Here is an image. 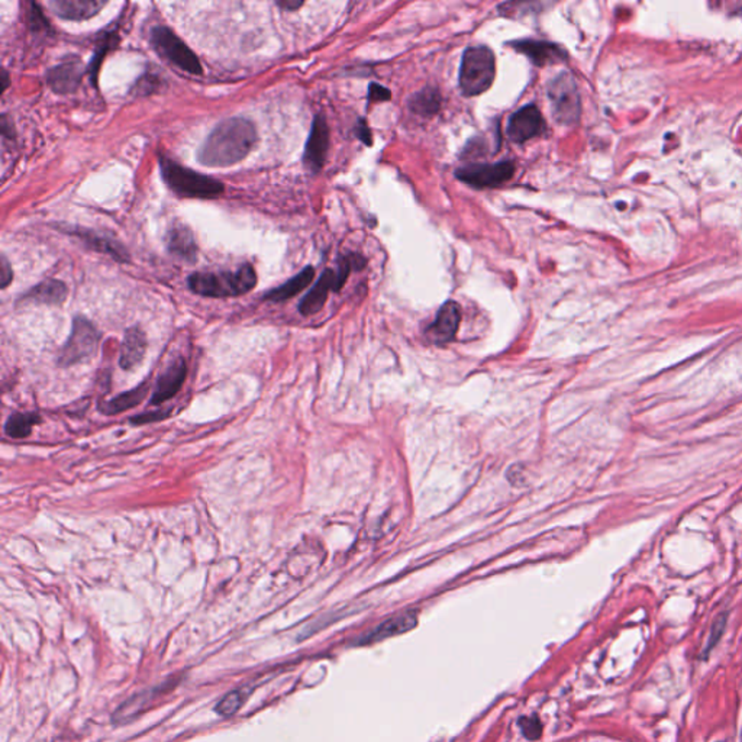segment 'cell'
I'll return each mask as SVG.
<instances>
[{"label": "cell", "mask_w": 742, "mask_h": 742, "mask_svg": "<svg viewBox=\"0 0 742 742\" xmlns=\"http://www.w3.org/2000/svg\"><path fill=\"white\" fill-rule=\"evenodd\" d=\"M392 98L389 89L385 86L378 84V83H371L369 87V100L370 102H386Z\"/></svg>", "instance_id": "cell-31"}, {"label": "cell", "mask_w": 742, "mask_h": 742, "mask_svg": "<svg viewBox=\"0 0 742 742\" xmlns=\"http://www.w3.org/2000/svg\"><path fill=\"white\" fill-rule=\"evenodd\" d=\"M165 245H167L170 254L180 259V261L189 264L196 263L197 243L189 227L183 224H174L167 232Z\"/></svg>", "instance_id": "cell-17"}, {"label": "cell", "mask_w": 742, "mask_h": 742, "mask_svg": "<svg viewBox=\"0 0 742 742\" xmlns=\"http://www.w3.org/2000/svg\"><path fill=\"white\" fill-rule=\"evenodd\" d=\"M148 390V383L146 381V383H142L141 386H138V387L130 390V392L121 393L119 396L114 397V399H110V401L105 402V403H100L99 409L102 411V413H107V415L124 412L126 409H132L140 405L144 401V397L147 396Z\"/></svg>", "instance_id": "cell-23"}, {"label": "cell", "mask_w": 742, "mask_h": 742, "mask_svg": "<svg viewBox=\"0 0 742 742\" xmlns=\"http://www.w3.org/2000/svg\"><path fill=\"white\" fill-rule=\"evenodd\" d=\"M275 4H277L280 9L296 11V9L302 8L303 2H298V0H280V2H275Z\"/></svg>", "instance_id": "cell-36"}, {"label": "cell", "mask_w": 742, "mask_h": 742, "mask_svg": "<svg viewBox=\"0 0 742 742\" xmlns=\"http://www.w3.org/2000/svg\"><path fill=\"white\" fill-rule=\"evenodd\" d=\"M0 279H2V284H0L2 289H6L9 284L12 283L13 280L12 267H11L8 257L4 256V254L0 256Z\"/></svg>", "instance_id": "cell-32"}, {"label": "cell", "mask_w": 742, "mask_h": 742, "mask_svg": "<svg viewBox=\"0 0 742 742\" xmlns=\"http://www.w3.org/2000/svg\"><path fill=\"white\" fill-rule=\"evenodd\" d=\"M496 76L495 54L491 48L479 45L464 52L459 68V89L464 96L482 95L491 89Z\"/></svg>", "instance_id": "cell-4"}, {"label": "cell", "mask_w": 742, "mask_h": 742, "mask_svg": "<svg viewBox=\"0 0 742 742\" xmlns=\"http://www.w3.org/2000/svg\"><path fill=\"white\" fill-rule=\"evenodd\" d=\"M330 149V128L323 115H318L312 124L311 134L307 138L303 163L312 173H318L325 164Z\"/></svg>", "instance_id": "cell-10"}, {"label": "cell", "mask_w": 742, "mask_h": 742, "mask_svg": "<svg viewBox=\"0 0 742 742\" xmlns=\"http://www.w3.org/2000/svg\"><path fill=\"white\" fill-rule=\"evenodd\" d=\"M243 703V693L240 690L231 691L216 705V712L222 716H231L238 712Z\"/></svg>", "instance_id": "cell-27"}, {"label": "cell", "mask_w": 742, "mask_h": 742, "mask_svg": "<svg viewBox=\"0 0 742 742\" xmlns=\"http://www.w3.org/2000/svg\"><path fill=\"white\" fill-rule=\"evenodd\" d=\"M116 45H118V34L116 32H107L105 36H103L102 43L96 48L95 57L92 59L91 66L87 68V73L91 76L92 83L95 86L98 84L99 70H100L105 55L109 52V50L116 47Z\"/></svg>", "instance_id": "cell-26"}, {"label": "cell", "mask_w": 742, "mask_h": 742, "mask_svg": "<svg viewBox=\"0 0 742 742\" xmlns=\"http://www.w3.org/2000/svg\"><path fill=\"white\" fill-rule=\"evenodd\" d=\"M151 43L158 54L176 68L193 76L203 75V68L192 48L167 27H156L151 31Z\"/></svg>", "instance_id": "cell-6"}, {"label": "cell", "mask_w": 742, "mask_h": 742, "mask_svg": "<svg viewBox=\"0 0 742 742\" xmlns=\"http://www.w3.org/2000/svg\"><path fill=\"white\" fill-rule=\"evenodd\" d=\"M50 9L55 15L66 20H87L98 15L105 6L107 2L102 0H54L48 4Z\"/></svg>", "instance_id": "cell-18"}, {"label": "cell", "mask_w": 742, "mask_h": 742, "mask_svg": "<svg viewBox=\"0 0 742 742\" xmlns=\"http://www.w3.org/2000/svg\"><path fill=\"white\" fill-rule=\"evenodd\" d=\"M342 287H344V284L341 283V280L338 277L337 271H323L318 282L315 283L311 291H307V295L299 303V312L303 316H311V315L318 314L323 309V305H325L330 291H339Z\"/></svg>", "instance_id": "cell-12"}, {"label": "cell", "mask_w": 742, "mask_h": 742, "mask_svg": "<svg viewBox=\"0 0 742 742\" xmlns=\"http://www.w3.org/2000/svg\"><path fill=\"white\" fill-rule=\"evenodd\" d=\"M515 173L512 162H499L496 164H470L456 172V177L466 185L475 189H487L511 180Z\"/></svg>", "instance_id": "cell-8"}, {"label": "cell", "mask_w": 742, "mask_h": 742, "mask_svg": "<svg viewBox=\"0 0 742 742\" xmlns=\"http://www.w3.org/2000/svg\"><path fill=\"white\" fill-rule=\"evenodd\" d=\"M512 45H514L515 52L527 55L531 63L537 68L555 66L567 59L566 52L560 45L548 43V41L521 40L512 43Z\"/></svg>", "instance_id": "cell-13"}, {"label": "cell", "mask_w": 742, "mask_h": 742, "mask_svg": "<svg viewBox=\"0 0 742 742\" xmlns=\"http://www.w3.org/2000/svg\"><path fill=\"white\" fill-rule=\"evenodd\" d=\"M40 415L36 412L12 413L4 424V432L11 438H25L32 432L36 424H40Z\"/></svg>", "instance_id": "cell-24"}, {"label": "cell", "mask_w": 742, "mask_h": 742, "mask_svg": "<svg viewBox=\"0 0 742 742\" xmlns=\"http://www.w3.org/2000/svg\"><path fill=\"white\" fill-rule=\"evenodd\" d=\"M418 624V615L415 612H405L396 617L390 618L387 621L379 625L378 628L371 631L369 635L364 636L363 642L385 640L389 636L401 635L415 628Z\"/></svg>", "instance_id": "cell-21"}, {"label": "cell", "mask_w": 742, "mask_h": 742, "mask_svg": "<svg viewBox=\"0 0 742 742\" xmlns=\"http://www.w3.org/2000/svg\"><path fill=\"white\" fill-rule=\"evenodd\" d=\"M187 286L203 298H238L257 286V273L248 263L236 271H201L189 275Z\"/></svg>", "instance_id": "cell-2"}, {"label": "cell", "mask_w": 742, "mask_h": 742, "mask_svg": "<svg viewBox=\"0 0 742 742\" xmlns=\"http://www.w3.org/2000/svg\"><path fill=\"white\" fill-rule=\"evenodd\" d=\"M147 337L146 332L140 326H132L126 331L125 338L122 342L121 358L119 364L124 370H132L142 362L146 355Z\"/></svg>", "instance_id": "cell-20"}, {"label": "cell", "mask_w": 742, "mask_h": 742, "mask_svg": "<svg viewBox=\"0 0 742 742\" xmlns=\"http://www.w3.org/2000/svg\"><path fill=\"white\" fill-rule=\"evenodd\" d=\"M68 286L63 282L55 279L44 280L36 286L31 287L25 295L20 296V303H36L47 307H60L68 299Z\"/></svg>", "instance_id": "cell-19"}, {"label": "cell", "mask_w": 742, "mask_h": 742, "mask_svg": "<svg viewBox=\"0 0 742 742\" xmlns=\"http://www.w3.org/2000/svg\"><path fill=\"white\" fill-rule=\"evenodd\" d=\"M84 66L82 60L76 55H70L63 59L61 63L47 71V84L57 95H68L75 93L82 84Z\"/></svg>", "instance_id": "cell-9"}, {"label": "cell", "mask_w": 742, "mask_h": 742, "mask_svg": "<svg viewBox=\"0 0 742 742\" xmlns=\"http://www.w3.org/2000/svg\"><path fill=\"white\" fill-rule=\"evenodd\" d=\"M551 112L560 125L571 126L580 118V95L573 76L562 71L548 83Z\"/></svg>", "instance_id": "cell-5"}, {"label": "cell", "mask_w": 742, "mask_h": 742, "mask_svg": "<svg viewBox=\"0 0 742 742\" xmlns=\"http://www.w3.org/2000/svg\"><path fill=\"white\" fill-rule=\"evenodd\" d=\"M160 86V79L154 75H147L135 83L134 92L137 95H149Z\"/></svg>", "instance_id": "cell-28"}, {"label": "cell", "mask_w": 742, "mask_h": 742, "mask_svg": "<svg viewBox=\"0 0 742 742\" xmlns=\"http://www.w3.org/2000/svg\"><path fill=\"white\" fill-rule=\"evenodd\" d=\"M8 86H9V73H8V70H4H4H2V89H0V92H2V93H4V91H6V89H8Z\"/></svg>", "instance_id": "cell-37"}, {"label": "cell", "mask_w": 742, "mask_h": 742, "mask_svg": "<svg viewBox=\"0 0 742 742\" xmlns=\"http://www.w3.org/2000/svg\"><path fill=\"white\" fill-rule=\"evenodd\" d=\"M257 142L259 132L250 119H225L204 140L197 151V160L209 169H227L247 158Z\"/></svg>", "instance_id": "cell-1"}, {"label": "cell", "mask_w": 742, "mask_h": 742, "mask_svg": "<svg viewBox=\"0 0 742 742\" xmlns=\"http://www.w3.org/2000/svg\"><path fill=\"white\" fill-rule=\"evenodd\" d=\"M544 118L535 105H527L512 115L507 124V134L512 142L523 144L531 138L541 134L544 130Z\"/></svg>", "instance_id": "cell-11"}, {"label": "cell", "mask_w": 742, "mask_h": 742, "mask_svg": "<svg viewBox=\"0 0 742 742\" xmlns=\"http://www.w3.org/2000/svg\"><path fill=\"white\" fill-rule=\"evenodd\" d=\"M29 25H31L34 31H48L50 25L45 16L41 12L40 6L36 4H31V11H29Z\"/></svg>", "instance_id": "cell-29"}, {"label": "cell", "mask_w": 742, "mask_h": 742, "mask_svg": "<svg viewBox=\"0 0 742 742\" xmlns=\"http://www.w3.org/2000/svg\"><path fill=\"white\" fill-rule=\"evenodd\" d=\"M314 279L315 268L312 266H307V268H303L295 277L287 280L286 283L271 289L268 293L264 295L263 299L264 300H268V302H284L287 299L295 298L300 291H305L312 283V280Z\"/></svg>", "instance_id": "cell-22"}, {"label": "cell", "mask_w": 742, "mask_h": 742, "mask_svg": "<svg viewBox=\"0 0 742 742\" xmlns=\"http://www.w3.org/2000/svg\"><path fill=\"white\" fill-rule=\"evenodd\" d=\"M441 108V96L436 89H424V91L418 92L417 95L411 99V109L415 114L422 115V116H432L435 115Z\"/></svg>", "instance_id": "cell-25"}, {"label": "cell", "mask_w": 742, "mask_h": 742, "mask_svg": "<svg viewBox=\"0 0 742 742\" xmlns=\"http://www.w3.org/2000/svg\"><path fill=\"white\" fill-rule=\"evenodd\" d=\"M158 164L165 185L179 197L208 201L224 195V183L213 177L197 173L195 170L179 164L165 156L158 157Z\"/></svg>", "instance_id": "cell-3"}, {"label": "cell", "mask_w": 742, "mask_h": 742, "mask_svg": "<svg viewBox=\"0 0 742 742\" xmlns=\"http://www.w3.org/2000/svg\"><path fill=\"white\" fill-rule=\"evenodd\" d=\"M0 130H2V135H4V138H9V140H12V122H9L8 116H6V115H4V116H2V124H0Z\"/></svg>", "instance_id": "cell-35"}, {"label": "cell", "mask_w": 742, "mask_h": 742, "mask_svg": "<svg viewBox=\"0 0 742 742\" xmlns=\"http://www.w3.org/2000/svg\"><path fill=\"white\" fill-rule=\"evenodd\" d=\"M186 374H187V365H186L185 360L183 358L174 360L158 379L156 390L151 396V403L153 405H162L164 402L176 396L179 390L181 389V386L185 383Z\"/></svg>", "instance_id": "cell-16"}, {"label": "cell", "mask_w": 742, "mask_h": 742, "mask_svg": "<svg viewBox=\"0 0 742 742\" xmlns=\"http://www.w3.org/2000/svg\"><path fill=\"white\" fill-rule=\"evenodd\" d=\"M66 232L82 241L87 248H91L96 252L108 254L119 263H126L130 259V254L126 251L125 247L121 245L118 241L112 240L109 236L99 235L98 232L80 228V227H68Z\"/></svg>", "instance_id": "cell-15"}, {"label": "cell", "mask_w": 742, "mask_h": 742, "mask_svg": "<svg viewBox=\"0 0 742 742\" xmlns=\"http://www.w3.org/2000/svg\"><path fill=\"white\" fill-rule=\"evenodd\" d=\"M461 321V311L456 302L444 303L436 314L435 321L427 330V337L434 344H445L456 337Z\"/></svg>", "instance_id": "cell-14"}, {"label": "cell", "mask_w": 742, "mask_h": 742, "mask_svg": "<svg viewBox=\"0 0 742 742\" xmlns=\"http://www.w3.org/2000/svg\"><path fill=\"white\" fill-rule=\"evenodd\" d=\"M519 727L527 738L537 739L541 735V723L537 718H521Z\"/></svg>", "instance_id": "cell-30"}, {"label": "cell", "mask_w": 742, "mask_h": 742, "mask_svg": "<svg viewBox=\"0 0 742 742\" xmlns=\"http://www.w3.org/2000/svg\"><path fill=\"white\" fill-rule=\"evenodd\" d=\"M355 135L360 138V141L364 142L365 146H371V131H370L369 126L365 124L364 121H358L357 126H355Z\"/></svg>", "instance_id": "cell-33"}, {"label": "cell", "mask_w": 742, "mask_h": 742, "mask_svg": "<svg viewBox=\"0 0 742 742\" xmlns=\"http://www.w3.org/2000/svg\"><path fill=\"white\" fill-rule=\"evenodd\" d=\"M100 334L96 326L83 316H76L68 342L60 351L59 363L61 367H68L77 363L86 362L98 351Z\"/></svg>", "instance_id": "cell-7"}, {"label": "cell", "mask_w": 742, "mask_h": 742, "mask_svg": "<svg viewBox=\"0 0 742 742\" xmlns=\"http://www.w3.org/2000/svg\"><path fill=\"white\" fill-rule=\"evenodd\" d=\"M163 417H164V415H162V413H146V415H141V417L132 418L131 422H134L135 425H144L149 424V422H153V420L162 419Z\"/></svg>", "instance_id": "cell-34"}]
</instances>
